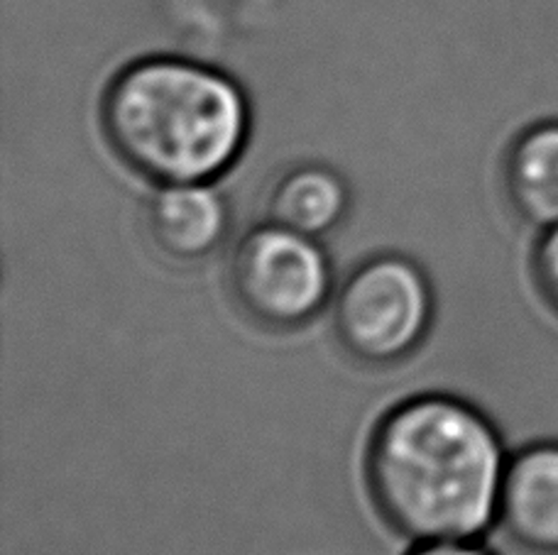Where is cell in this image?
Instances as JSON below:
<instances>
[{"label":"cell","mask_w":558,"mask_h":555,"mask_svg":"<svg viewBox=\"0 0 558 555\" xmlns=\"http://www.w3.org/2000/svg\"><path fill=\"white\" fill-rule=\"evenodd\" d=\"M228 292L260 329L299 331L333 301V267L318 237L267 221L238 240Z\"/></svg>","instance_id":"277c9868"},{"label":"cell","mask_w":558,"mask_h":555,"mask_svg":"<svg viewBox=\"0 0 558 555\" xmlns=\"http://www.w3.org/2000/svg\"><path fill=\"white\" fill-rule=\"evenodd\" d=\"M532 282L554 316H558V225L542 231L532 250Z\"/></svg>","instance_id":"9c48e42d"},{"label":"cell","mask_w":558,"mask_h":555,"mask_svg":"<svg viewBox=\"0 0 558 555\" xmlns=\"http://www.w3.org/2000/svg\"><path fill=\"white\" fill-rule=\"evenodd\" d=\"M436 299L422 264L400 252L367 257L333 294V333L353 360L390 368L434 325Z\"/></svg>","instance_id":"3957f363"},{"label":"cell","mask_w":558,"mask_h":555,"mask_svg":"<svg viewBox=\"0 0 558 555\" xmlns=\"http://www.w3.org/2000/svg\"><path fill=\"white\" fill-rule=\"evenodd\" d=\"M145 227L165 257L194 264L221 250L228 240L231 208L214 182L165 184L149 196Z\"/></svg>","instance_id":"5b68a950"},{"label":"cell","mask_w":558,"mask_h":555,"mask_svg":"<svg viewBox=\"0 0 558 555\" xmlns=\"http://www.w3.org/2000/svg\"><path fill=\"white\" fill-rule=\"evenodd\" d=\"M510 455L477 406L422 394L377 421L365 480L377 514L410 541L477 539L497 523Z\"/></svg>","instance_id":"6da1fadb"},{"label":"cell","mask_w":558,"mask_h":555,"mask_svg":"<svg viewBox=\"0 0 558 555\" xmlns=\"http://www.w3.org/2000/svg\"><path fill=\"white\" fill-rule=\"evenodd\" d=\"M410 555H493V553L485 551L475 539H456V541L416 543Z\"/></svg>","instance_id":"30bf717a"},{"label":"cell","mask_w":558,"mask_h":555,"mask_svg":"<svg viewBox=\"0 0 558 555\" xmlns=\"http://www.w3.org/2000/svg\"><path fill=\"white\" fill-rule=\"evenodd\" d=\"M351 201V186L341 172L322 162H302L275 180L267 196V221L322 240L343 225Z\"/></svg>","instance_id":"ba28073f"},{"label":"cell","mask_w":558,"mask_h":555,"mask_svg":"<svg viewBox=\"0 0 558 555\" xmlns=\"http://www.w3.org/2000/svg\"><path fill=\"white\" fill-rule=\"evenodd\" d=\"M101 127L118 160L157 186L216 182L241 160L253 127L247 96L221 69L155 54L106 86Z\"/></svg>","instance_id":"7a4b0ae2"},{"label":"cell","mask_w":558,"mask_h":555,"mask_svg":"<svg viewBox=\"0 0 558 555\" xmlns=\"http://www.w3.org/2000/svg\"><path fill=\"white\" fill-rule=\"evenodd\" d=\"M497 523L522 548L558 555V441L526 443L510 455Z\"/></svg>","instance_id":"8992f818"},{"label":"cell","mask_w":558,"mask_h":555,"mask_svg":"<svg viewBox=\"0 0 558 555\" xmlns=\"http://www.w3.org/2000/svg\"><path fill=\"white\" fill-rule=\"evenodd\" d=\"M502 192L510 211L542 233L558 225V121L526 125L502 155Z\"/></svg>","instance_id":"52a82bcc"}]
</instances>
